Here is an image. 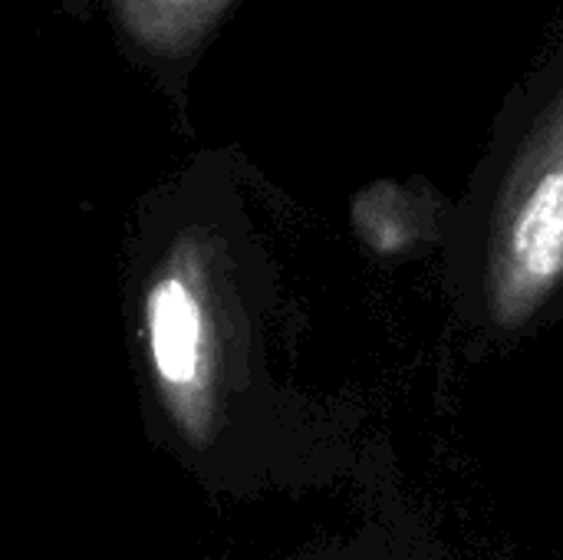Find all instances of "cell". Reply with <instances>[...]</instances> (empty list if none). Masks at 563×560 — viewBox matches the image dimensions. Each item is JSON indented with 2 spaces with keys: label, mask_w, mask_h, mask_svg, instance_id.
Instances as JSON below:
<instances>
[{
  "label": "cell",
  "mask_w": 563,
  "mask_h": 560,
  "mask_svg": "<svg viewBox=\"0 0 563 560\" xmlns=\"http://www.w3.org/2000/svg\"><path fill=\"white\" fill-rule=\"evenodd\" d=\"M214 175L191 172L152 215L148 267L139 281V343L165 426L188 452L211 455L238 432L251 389L241 347L238 215H221Z\"/></svg>",
  "instance_id": "cell-1"
},
{
  "label": "cell",
  "mask_w": 563,
  "mask_h": 560,
  "mask_svg": "<svg viewBox=\"0 0 563 560\" xmlns=\"http://www.w3.org/2000/svg\"><path fill=\"white\" fill-rule=\"evenodd\" d=\"M238 0H106V20L142 69L181 79Z\"/></svg>",
  "instance_id": "cell-3"
},
{
  "label": "cell",
  "mask_w": 563,
  "mask_h": 560,
  "mask_svg": "<svg viewBox=\"0 0 563 560\" xmlns=\"http://www.w3.org/2000/svg\"><path fill=\"white\" fill-rule=\"evenodd\" d=\"M452 238L485 327L525 330L563 294V36L511 89Z\"/></svg>",
  "instance_id": "cell-2"
}]
</instances>
